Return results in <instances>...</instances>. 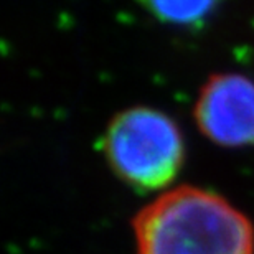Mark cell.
Masks as SVG:
<instances>
[{"mask_svg":"<svg viewBox=\"0 0 254 254\" xmlns=\"http://www.w3.org/2000/svg\"><path fill=\"white\" fill-rule=\"evenodd\" d=\"M137 254H254L251 221L225 198L182 187L134 220Z\"/></svg>","mask_w":254,"mask_h":254,"instance_id":"6da1fadb","label":"cell"},{"mask_svg":"<svg viewBox=\"0 0 254 254\" xmlns=\"http://www.w3.org/2000/svg\"><path fill=\"white\" fill-rule=\"evenodd\" d=\"M104 150L116 174L144 190L169 185L184 162L179 127L149 108L121 113L108 127Z\"/></svg>","mask_w":254,"mask_h":254,"instance_id":"7a4b0ae2","label":"cell"},{"mask_svg":"<svg viewBox=\"0 0 254 254\" xmlns=\"http://www.w3.org/2000/svg\"><path fill=\"white\" fill-rule=\"evenodd\" d=\"M195 118L216 144L254 145V83L240 74L213 76L198 96Z\"/></svg>","mask_w":254,"mask_h":254,"instance_id":"3957f363","label":"cell"},{"mask_svg":"<svg viewBox=\"0 0 254 254\" xmlns=\"http://www.w3.org/2000/svg\"><path fill=\"white\" fill-rule=\"evenodd\" d=\"M152 15L172 25H195L211 13L218 0H139Z\"/></svg>","mask_w":254,"mask_h":254,"instance_id":"277c9868","label":"cell"}]
</instances>
